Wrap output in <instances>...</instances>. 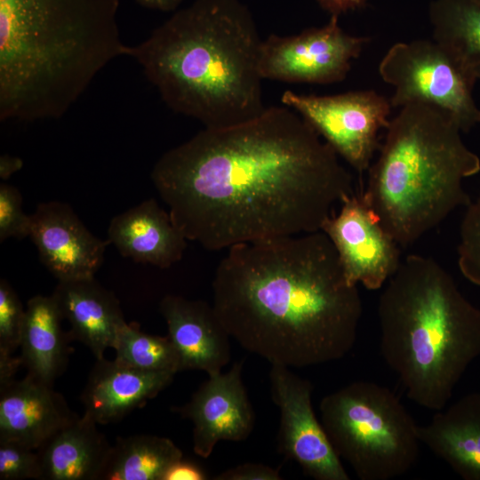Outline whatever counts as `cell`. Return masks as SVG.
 <instances>
[{
	"label": "cell",
	"mask_w": 480,
	"mask_h": 480,
	"mask_svg": "<svg viewBox=\"0 0 480 480\" xmlns=\"http://www.w3.org/2000/svg\"><path fill=\"white\" fill-rule=\"evenodd\" d=\"M150 176L173 223L209 251L319 231L355 194L334 149L285 105L204 128L162 155Z\"/></svg>",
	"instance_id": "cell-1"
},
{
	"label": "cell",
	"mask_w": 480,
	"mask_h": 480,
	"mask_svg": "<svg viewBox=\"0 0 480 480\" xmlns=\"http://www.w3.org/2000/svg\"><path fill=\"white\" fill-rule=\"evenodd\" d=\"M36 450L11 440H0V479H41Z\"/></svg>",
	"instance_id": "cell-28"
},
{
	"label": "cell",
	"mask_w": 480,
	"mask_h": 480,
	"mask_svg": "<svg viewBox=\"0 0 480 480\" xmlns=\"http://www.w3.org/2000/svg\"><path fill=\"white\" fill-rule=\"evenodd\" d=\"M458 267L467 280L480 286V193L467 205L460 223Z\"/></svg>",
	"instance_id": "cell-26"
},
{
	"label": "cell",
	"mask_w": 480,
	"mask_h": 480,
	"mask_svg": "<svg viewBox=\"0 0 480 480\" xmlns=\"http://www.w3.org/2000/svg\"><path fill=\"white\" fill-rule=\"evenodd\" d=\"M270 392L279 409L277 450L316 480H349V476L316 417L312 383L290 367L271 364Z\"/></svg>",
	"instance_id": "cell-11"
},
{
	"label": "cell",
	"mask_w": 480,
	"mask_h": 480,
	"mask_svg": "<svg viewBox=\"0 0 480 480\" xmlns=\"http://www.w3.org/2000/svg\"><path fill=\"white\" fill-rule=\"evenodd\" d=\"M244 361L225 373L208 375L190 400L175 409L193 424V451L208 458L220 441L241 442L254 428L255 415L242 379Z\"/></svg>",
	"instance_id": "cell-13"
},
{
	"label": "cell",
	"mask_w": 480,
	"mask_h": 480,
	"mask_svg": "<svg viewBox=\"0 0 480 480\" xmlns=\"http://www.w3.org/2000/svg\"><path fill=\"white\" fill-rule=\"evenodd\" d=\"M20 344L22 365L28 373L47 384L66 370L70 354L69 332L52 296L36 295L27 303Z\"/></svg>",
	"instance_id": "cell-22"
},
{
	"label": "cell",
	"mask_w": 480,
	"mask_h": 480,
	"mask_svg": "<svg viewBox=\"0 0 480 480\" xmlns=\"http://www.w3.org/2000/svg\"><path fill=\"white\" fill-rule=\"evenodd\" d=\"M159 310L179 354L181 371L199 370L212 375L229 363L231 337L212 305L169 294L160 301Z\"/></svg>",
	"instance_id": "cell-16"
},
{
	"label": "cell",
	"mask_w": 480,
	"mask_h": 480,
	"mask_svg": "<svg viewBox=\"0 0 480 480\" xmlns=\"http://www.w3.org/2000/svg\"><path fill=\"white\" fill-rule=\"evenodd\" d=\"M113 348L118 363L146 372H178L179 354L168 336L148 334L125 324L119 331Z\"/></svg>",
	"instance_id": "cell-25"
},
{
	"label": "cell",
	"mask_w": 480,
	"mask_h": 480,
	"mask_svg": "<svg viewBox=\"0 0 480 480\" xmlns=\"http://www.w3.org/2000/svg\"><path fill=\"white\" fill-rule=\"evenodd\" d=\"M205 472L196 464L184 460L175 462L166 471L163 480H204Z\"/></svg>",
	"instance_id": "cell-31"
},
{
	"label": "cell",
	"mask_w": 480,
	"mask_h": 480,
	"mask_svg": "<svg viewBox=\"0 0 480 480\" xmlns=\"http://www.w3.org/2000/svg\"><path fill=\"white\" fill-rule=\"evenodd\" d=\"M77 417L53 385L28 373L0 387V440L36 450Z\"/></svg>",
	"instance_id": "cell-15"
},
{
	"label": "cell",
	"mask_w": 480,
	"mask_h": 480,
	"mask_svg": "<svg viewBox=\"0 0 480 480\" xmlns=\"http://www.w3.org/2000/svg\"><path fill=\"white\" fill-rule=\"evenodd\" d=\"M284 105L305 118L359 175L371 166L379 132L387 129L390 100L373 90L334 95H306L285 91Z\"/></svg>",
	"instance_id": "cell-9"
},
{
	"label": "cell",
	"mask_w": 480,
	"mask_h": 480,
	"mask_svg": "<svg viewBox=\"0 0 480 480\" xmlns=\"http://www.w3.org/2000/svg\"><path fill=\"white\" fill-rule=\"evenodd\" d=\"M87 413L59 429L37 449L44 480H100L111 449Z\"/></svg>",
	"instance_id": "cell-21"
},
{
	"label": "cell",
	"mask_w": 480,
	"mask_h": 480,
	"mask_svg": "<svg viewBox=\"0 0 480 480\" xmlns=\"http://www.w3.org/2000/svg\"><path fill=\"white\" fill-rule=\"evenodd\" d=\"M140 5L161 12L176 11L183 0H136Z\"/></svg>",
	"instance_id": "cell-34"
},
{
	"label": "cell",
	"mask_w": 480,
	"mask_h": 480,
	"mask_svg": "<svg viewBox=\"0 0 480 480\" xmlns=\"http://www.w3.org/2000/svg\"><path fill=\"white\" fill-rule=\"evenodd\" d=\"M368 0H317L319 5L331 15L340 16L364 7Z\"/></svg>",
	"instance_id": "cell-32"
},
{
	"label": "cell",
	"mask_w": 480,
	"mask_h": 480,
	"mask_svg": "<svg viewBox=\"0 0 480 480\" xmlns=\"http://www.w3.org/2000/svg\"><path fill=\"white\" fill-rule=\"evenodd\" d=\"M475 2L480 4V0H474Z\"/></svg>",
	"instance_id": "cell-35"
},
{
	"label": "cell",
	"mask_w": 480,
	"mask_h": 480,
	"mask_svg": "<svg viewBox=\"0 0 480 480\" xmlns=\"http://www.w3.org/2000/svg\"><path fill=\"white\" fill-rule=\"evenodd\" d=\"M335 247L348 281L365 289H381L398 268L401 246L364 200L353 194L340 203L322 229Z\"/></svg>",
	"instance_id": "cell-12"
},
{
	"label": "cell",
	"mask_w": 480,
	"mask_h": 480,
	"mask_svg": "<svg viewBox=\"0 0 480 480\" xmlns=\"http://www.w3.org/2000/svg\"><path fill=\"white\" fill-rule=\"evenodd\" d=\"M381 355L407 396L444 408L469 365L480 357V308L435 260H401L378 302Z\"/></svg>",
	"instance_id": "cell-5"
},
{
	"label": "cell",
	"mask_w": 480,
	"mask_h": 480,
	"mask_svg": "<svg viewBox=\"0 0 480 480\" xmlns=\"http://www.w3.org/2000/svg\"><path fill=\"white\" fill-rule=\"evenodd\" d=\"M227 250L212 280V307L242 348L290 368L333 362L353 348L362 300L325 233Z\"/></svg>",
	"instance_id": "cell-2"
},
{
	"label": "cell",
	"mask_w": 480,
	"mask_h": 480,
	"mask_svg": "<svg viewBox=\"0 0 480 480\" xmlns=\"http://www.w3.org/2000/svg\"><path fill=\"white\" fill-rule=\"evenodd\" d=\"M379 73L395 89L392 108L434 105L452 115L462 132L480 124L472 93L476 81L434 39L394 44L381 59Z\"/></svg>",
	"instance_id": "cell-8"
},
{
	"label": "cell",
	"mask_w": 480,
	"mask_h": 480,
	"mask_svg": "<svg viewBox=\"0 0 480 480\" xmlns=\"http://www.w3.org/2000/svg\"><path fill=\"white\" fill-rule=\"evenodd\" d=\"M108 241L124 258L168 268L181 260L188 239L169 212L149 198L111 220Z\"/></svg>",
	"instance_id": "cell-18"
},
{
	"label": "cell",
	"mask_w": 480,
	"mask_h": 480,
	"mask_svg": "<svg viewBox=\"0 0 480 480\" xmlns=\"http://www.w3.org/2000/svg\"><path fill=\"white\" fill-rule=\"evenodd\" d=\"M25 311L14 289L2 278L0 280V355L11 356L20 348Z\"/></svg>",
	"instance_id": "cell-27"
},
{
	"label": "cell",
	"mask_w": 480,
	"mask_h": 480,
	"mask_svg": "<svg viewBox=\"0 0 480 480\" xmlns=\"http://www.w3.org/2000/svg\"><path fill=\"white\" fill-rule=\"evenodd\" d=\"M31 215L22 210V196L18 188L0 185V242L10 237L21 240L29 236Z\"/></svg>",
	"instance_id": "cell-29"
},
{
	"label": "cell",
	"mask_w": 480,
	"mask_h": 480,
	"mask_svg": "<svg viewBox=\"0 0 480 480\" xmlns=\"http://www.w3.org/2000/svg\"><path fill=\"white\" fill-rule=\"evenodd\" d=\"M118 0H0V118L66 114L112 60L129 56Z\"/></svg>",
	"instance_id": "cell-4"
},
{
	"label": "cell",
	"mask_w": 480,
	"mask_h": 480,
	"mask_svg": "<svg viewBox=\"0 0 480 480\" xmlns=\"http://www.w3.org/2000/svg\"><path fill=\"white\" fill-rule=\"evenodd\" d=\"M433 39L476 81L480 80V4L433 0L428 10Z\"/></svg>",
	"instance_id": "cell-23"
},
{
	"label": "cell",
	"mask_w": 480,
	"mask_h": 480,
	"mask_svg": "<svg viewBox=\"0 0 480 480\" xmlns=\"http://www.w3.org/2000/svg\"><path fill=\"white\" fill-rule=\"evenodd\" d=\"M419 438L465 480H480V392H471L436 411Z\"/></svg>",
	"instance_id": "cell-20"
},
{
	"label": "cell",
	"mask_w": 480,
	"mask_h": 480,
	"mask_svg": "<svg viewBox=\"0 0 480 480\" xmlns=\"http://www.w3.org/2000/svg\"><path fill=\"white\" fill-rule=\"evenodd\" d=\"M52 296L70 324L71 339L84 343L96 359L103 358L126 324L114 293L92 277L59 281Z\"/></svg>",
	"instance_id": "cell-19"
},
{
	"label": "cell",
	"mask_w": 480,
	"mask_h": 480,
	"mask_svg": "<svg viewBox=\"0 0 480 480\" xmlns=\"http://www.w3.org/2000/svg\"><path fill=\"white\" fill-rule=\"evenodd\" d=\"M262 41L241 0H196L130 46L129 56L172 110L204 128H225L267 108L260 71Z\"/></svg>",
	"instance_id": "cell-3"
},
{
	"label": "cell",
	"mask_w": 480,
	"mask_h": 480,
	"mask_svg": "<svg viewBox=\"0 0 480 480\" xmlns=\"http://www.w3.org/2000/svg\"><path fill=\"white\" fill-rule=\"evenodd\" d=\"M278 468L262 463H243L218 474L215 480H281Z\"/></svg>",
	"instance_id": "cell-30"
},
{
	"label": "cell",
	"mask_w": 480,
	"mask_h": 480,
	"mask_svg": "<svg viewBox=\"0 0 480 480\" xmlns=\"http://www.w3.org/2000/svg\"><path fill=\"white\" fill-rule=\"evenodd\" d=\"M23 161L17 156L3 155L0 157V178L8 180L14 172L22 168Z\"/></svg>",
	"instance_id": "cell-33"
},
{
	"label": "cell",
	"mask_w": 480,
	"mask_h": 480,
	"mask_svg": "<svg viewBox=\"0 0 480 480\" xmlns=\"http://www.w3.org/2000/svg\"><path fill=\"white\" fill-rule=\"evenodd\" d=\"M172 372H146L116 360L96 359L81 395L84 412L98 424L121 420L172 381Z\"/></svg>",
	"instance_id": "cell-17"
},
{
	"label": "cell",
	"mask_w": 480,
	"mask_h": 480,
	"mask_svg": "<svg viewBox=\"0 0 480 480\" xmlns=\"http://www.w3.org/2000/svg\"><path fill=\"white\" fill-rule=\"evenodd\" d=\"M370 38L346 33L339 16L298 35L271 34L262 41L260 71L263 79L327 84L343 81Z\"/></svg>",
	"instance_id": "cell-10"
},
{
	"label": "cell",
	"mask_w": 480,
	"mask_h": 480,
	"mask_svg": "<svg viewBox=\"0 0 480 480\" xmlns=\"http://www.w3.org/2000/svg\"><path fill=\"white\" fill-rule=\"evenodd\" d=\"M29 237L46 268L59 280L94 277L108 241L95 236L65 203L39 204L31 215Z\"/></svg>",
	"instance_id": "cell-14"
},
{
	"label": "cell",
	"mask_w": 480,
	"mask_h": 480,
	"mask_svg": "<svg viewBox=\"0 0 480 480\" xmlns=\"http://www.w3.org/2000/svg\"><path fill=\"white\" fill-rule=\"evenodd\" d=\"M319 410L335 452L359 479L390 480L416 463L419 426L387 387L353 381L324 396Z\"/></svg>",
	"instance_id": "cell-7"
},
{
	"label": "cell",
	"mask_w": 480,
	"mask_h": 480,
	"mask_svg": "<svg viewBox=\"0 0 480 480\" xmlns=\"http://www.w3.org/2000/svg\"><path fill=\"white\" fill-rule=\"evenodd\" d=\"M461 132L452 115L424 102L390 120L361 195L401 248L471 202L463 180L480 172V158Z\"/></svg>",
	"instance_id": "cell-6"
},
{
	"label": "cell",
	"mask_w": 480,
	"mask_h": 480,
	"mask_svg": "<svg viewBox=\"0 0 480 480\" xmlns=\"http://www.w3.org/2000/svg\"><path fill=\"white\" fill-rule=\"evenodd\" d=\"M182 458L181 450L166 437H120L111 446L100 480H163L170 467Z\"/></svg>",
	"instance_id": "cell-24"
}]
</instances>
